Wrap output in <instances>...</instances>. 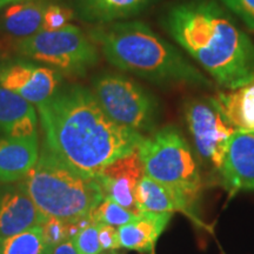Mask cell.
<instances>
[{
	"instance_id": "cell-17",
	"label": "cell",
	"mask_w": 254,
	"mask_h": 254,
	"mask_svg": "<svg viewBox=\"0 0 254 254\" xmlns=\"http://www.w3.org/2000/svg\"><path fill=\"white\" fill-rule=\"evenodd\" d=\"M49 5L47 0H24L8 5L1 15L0 26L20 40L30 38L41 31Z\"/></svg>"
},
{
	"instance_id": "cell-13",
	"label": "cell",
	"mask_w": 254,
	"mask_h": 254,
	"mask_svg": "<svg viewBox=\"0 0 254 254\" xmlns=\"http://www.w3.org/2000/svg\"><path fill=\"white\" fill-rule=\"evenodd\" d=\"M37 134L0 138V184L23 180L39 158Z\"/></svg>"
},
{
	"instance_id": "cell-11",
	"label": "cell",
	"mask_w": 254,
	"mask_h": 254,
	"mask_svg": "<svg viewBox=\"0 0 254 254\" xmlns=\"http://www.w3.org/2000/svg\"><path fill=\"white\" fill-rule=\"evenodd\" d=\"M219 173L232 194L254 190V132L232 134Z\"/></svg>"
},
{
	"instance_id": "cell-21",
	"label": "cell",
	"mask_w": 254,
	"mask_h": 254,
	"mask_svg": "<svg viewBox=\"0 0 254 254\" xmlns=\"http://www.w3.org/2000/svg\"><path fill=\"white\" fill-rule=\"evenodd\" d=\"M139 214L123 207L113 200L104 199L92 212L91 219L99 224L110 225V226L118 228L133 221L138 218Z\"/></svg>"
},
{
	"instance_id": "cell-25",
	"label": "cell",
	"mask_w": 254,
	"mask_h": 254,
	"mask_svg": "<svg viewBox=\"0 0 254 254\" xmlns=\"http://www.w3.org/2000/svg\"><path fill=\"white\" fill-rule=\"evenodd\" d=\"M231 13L237 15L254 33V0H219Z\"/></svg>"
},
{
	"instance_id": "cell-16",
	"label": "cell",
	"mask_w": 254,
	"mask_h": 254,
	"mask_svg": "<svg viewBox=\"0 0 254 254\" xmlns=\"http://www.w3.org/2000/svg\"><path fill=\"white\" fill-rule=\"evenodd\" d=\"M211 100L236 131L254 132V81L219 92Z\"/></svg>"
},
{
	"instance_id": "cell-27",
	"label": "cell",
	"mask_w": 254,
	"mask_h": 254,
	"mask_svg": "<svg viewBox=\"0 0 254 254\" xmlns=\"http://www.w3.org/2000/svg\"><path fill=\"white\" fill-rule=\"evenodd\" d=\"M50 254H78V251L75 249L72 238H68L60 243L59 245L53 247Z\"/></svg>"
},
{
	"instance_id": "cell-14",
	"label": "cell",
	"mask_w": 254,
	"mask_h": 254,
	"mask_svg": "<svg viewBox=\"0 0 254 254\" xmlns=\"http://www.w3.org/2000/svg\"><path fill=\"white\" fill-rule=\"evenodd\" d=\"M173 213L141 212L138 218L117 228L122 249L152 253L155 243L170 224Z\"/></svg>"
},
{
	"instance_id": "cell-4",
	"label": "cell",
	"mask_w": 254,
	"mask_h": 254,
	"mask_svg": "<svg viewBox=\"0 0 254 254\" xmlns=\"http://www.w3.org/2000/svg\"><path fill=\"white\" fill-rule=\"evenodd\" d=\"M20 184L46 218L55 217L67 222L91 218L94 208L104 200L95 178L72 170L45 144L41 146L37 164Z\"/></svg>"
},
{
	"instance_id": "cell-10",
	"label": "cell",
	"mask_w": 254,
	"mask_h": 254,
	"mask_svg": "<svg viewBox=\"0 0 254 254\" xmlns=\"http://www.w3.org/2000/svg\"><path fill=\"white\" fill-rule=\"evenodd\" d=\"M145 174L138 148L117 159L95 176L104 199L116 201L123 207L139 214L135 204V189Z\"/></svg>"
},
{
	"instance_id": "cell-22",
	"label": "cell",
	"mask_w": 254,
	"mask_h": 254,
	"mask_svg": "<svg viewBox=\"0 0 254 254\" xmlns=\"http://www.w3.org/2000/svg\"><path fill=\"white\" fill-rule=\"evenodd\" d=\"M78 254H100L103 252L99 243V224L90 220L72 238Z\"/></svg>"
},
{
	"instance_id": "cell-19",
	"label": "cell",
	"mask_w": 254,
	"mask_h": 254,
	"mask_svg": "<svg viewBox=\"0 0 254 254\" xmlns=\"http://www.w3.org/2000/svg\"><path fill=\"white\" fill-rule=\"evenodd\" d=\"M135 204L139 213L153 212V213H174L178 207L172 195L151 177L144 174L135 189Z\"/></svg>"
},
{
	"instance_id": "cell-30",
	"label": "cell",
	"mask_w": 254,
	"mask_h": 254,
	"mask_svg": "<svg viewBox=\"0 0 254 254\" xmlns=\"http://www.w3.org/2000/svg\"><path fill=\"white\" fill-rule=\"evenodd\" d=\"M100 254H111L110 252H107V253H100Z\"/></svg>"
},
{
	"instance_id": "cell-12",
	"label": "cell",
	"mask_w": 254,
	"mask_h": 254,
	"mask_svg": "<svg viewBox=\"0 0 254 254\" xmlns=\"http://www.w3.org/2000/svg\"><path fill=\"white\" fill-rule=\"evenodd\" d=\"M45 220L20 182L0 187V239L39 226Z\"/></svg>"
},
{
	"instance_id": "cell-18",
	"label": "cell",
	"mask_w": 254,
	"mask_h": 254,
	"mask_svg": "<svg viewBox=\"0 0 254 254\" xmlns=\"http://www.w3.org/2000/svg\"><path fill=\"white\" fill-rule=\"evenodd\" d=\"M158 0H78L84 19L100 25L139 14Z\"/></svg>"
},
{
	"instance_id": "cell-2",
	"label": "cell",
	"mask_w": 254,
	"mask_h": 254,
	"mask_svg": "<svg viewBox=\"0 0 254 254\" xmlns=\"http://www.w3.org/2000/svg\"><path fill=\"white\" fill-rule=\"evenodd\" d=\"M163 25L187 55L226 90L254 81V43L214 0H183Z\"/></svg>"
},
{
	"instance_id": "cell-3",
	"label": "cell",
	"mask_w": 254,
	"mask_h": 254,
	"mask_svg": "<svg viewBox=\"0 0 254 254\" xmlns=\"http://www.w3.org/2000/svg\"><path fill=\"white\" fill-rule=\"evenodd\" d=\"M90 38L120 71L155 82L211 87V81L176 46L141 21L99 25Z\"/></svg>"
},
{
	"instance_id": "cell-24",
	"label": "cell",
	"mask_w": 254,
	"mask_h": 254,
	"mask_svg": "<svg viewBox=\"0 0 254 254\" xmlns=\"http://www.w3.org/2000/svg\"><path fill=\"white\" fill-rule=\"evenodd\" d=\"M43 228V234L45 241L51 249L59 245L64 240L68 239V222L59 218L47 217L46 220L40 225Z\"/></svg>"
},
{
	"instance_id": "cell-6",
	"label": "cell",
	"mask_w": 254,
	"mask_h": 254,
	"mask_svg": "<svg viewBox=\"0 0 254 254\" xmlns=\"http://www.w3.org/2000/svg\"><path fill=\"white\" fill-rule=\"evenodd\" d=\"M21 56L46 64L67 75H85L99 62V52L80 28L66 25L57 31H40L17 43Z\"/></svg>"
},
{
	"instance_id": "cell-26",
	"label": "cell",
	"mask_w": 254,
	"mask_h": 254,
	"mask_svg": "<svg viewBox=\"0 0 254 254\" xmlns=\"http://www.w3.org/2000/svg\"><path fill=\"white\" fill-rule=\"evenodd\" d=\"M99 243L105 252H113V251L122 249L119 244L118 230L110 225L99 224Z\"/></svg>"
},
{
	"instance_id": "cell-20",
	"label": "cell",
	"mask_w": 254,
	"mask_h": 254,
	"mask_svg": "<svg viewBox=\"0 0 254 254\" xmlns=\"http://www.w3.org/2000/svg\"><path fill=\"white\" fill-rule=\"evenodd\" d=\"M51 250L40 225L0 239V254H50Z\"/></svg>"
},
{
	"instance_id": "cell-9",
	"label": "cell",
	"mask_w": 254,
	"mask_h": 254,
	"mask_svg": "<svg viewBox=\"0 0 254 254\" xmlns=\"http://www.w3.org/2000/svg\"><path fill=\"white\" fill-rule=\"evenodd\" d=\"M60 82L58 72L43 66L18 62L0 68V86L37 106L56 94Z\"/></svg>"
},
{
	"instance_id": "cell-23",
	"label": "cell",
	"mask_w": 254,
	"mask_h": 254,
	"mask_svg": "<svg viewBox=\"0 0 254 254\" xmlns=\"http://www.w3.org/2000/svg\"><path fill=\"white\" fill-rule=\"evenodd\" d=\"M74 18L72 8L62 5H49L44 15L41 31H57L68 25Z\"/></svg>"
},
{
	"instance_id": "cell-7",
	"label": "cell",
	"mask_w": 254,
	"mask_h": 254,
	"mask_svg": "<svg viewBox=\"0 0 254 254\" xmlns=\"http://www.w3.org/2000/svg\"><path fill=\"white\" fill-rule=\"evenodd\" d=\"M93 94L104 112L118 125L141 134L153 131L158 101L135 81L119 74H103L93 82Z\"/></svg>"
},
{
	"instance_id": "cell-15",
	"label": "cell",
	"mask_w": 254,
	"mask_h": 254,
	"mask_svg": "<svg viewBox=\"0 0 254 254\" xmlns=\"http://www.w3.org/2000/svg\"><path fill=\"white\" fill-rule=\"evenodd\" d=\"M38 116L24 98L0 86V132L5 136L37 134Z\"/></svg>"
},
{
	"instance_id": "cell-8",
	"label": "cell",
	"mask_w": 254,
	"mask_h": 254,
	"mask_svg": "<svg viewBox=\"0 0 254 254\" xmlns=\"http://www.w3.org/2000/svg\"><path fill=\"white\" fill-rule=\"evenodd\" d=\"M185 119L200 158L219 172L236 129L211 99L189 101L185 106Z\"/></svg>"
},
{
	"instance_id": "cell-5",
	"label": "cell",
	"mask_w": 254,
	"mask_h": 254,
	"mask_svg": "<svg viewBox=\"0 0 254 254\" xmlns=\"http://www.w3.org/2000/svg\"><path fill=\"white\" fill-rule=\"evenodd\" d=\"M146 176L166 189L178 211L193 217L202 190L194 154L176 127L166 126L145 136L138 147Z\"/></svg>"
},
{
	"instance_id": "cell-28",
	"label": "cell",
	"mask_w": 254,
	"mask_h": 254,
	"mask_svg": "<svg viewBox=\"0 0 254 254\" xmlns=\"http://www.w3.org/2000/svg\"><path fill=\"white\" fill-rule=\"evenodd\" d=\"M24 1V0H0V9L4 8L5 6H8L11 4H14V2Z\"/></svg>"
},
{
	"instance_id": "cell-1",
	"label": "cell",
	"mask_w": 254,
	"mask_h": 254,
	"mask_svg": "<svg viewBox=\"0 0 254 254\" xmlns=\"http://www.w3.org/2000/svg\"><path fill=\"white\" fill-rule=\"evenodd\" d=\"M46 147L82 176L95 178L117 159L139 147L145 135L120 126L86 87L59 88L37 106Z\"/></svg>"
},
{
	"instance_id": "cell-29",
	"label": "cell",
	"mask_w": 254,
	"mask_h": 254,
	"mask_svg": "<svg viewBox=\"0 0 254 254\" xmlns=\"http://www.w3.org/2000/svg\"><path fill=\"white\" fill-rule=\"evenodd\" d=\"M110 253H111V254H118V253L116 252V251H113V252H110Z\"/></svg>"
}]
</instances>
